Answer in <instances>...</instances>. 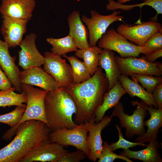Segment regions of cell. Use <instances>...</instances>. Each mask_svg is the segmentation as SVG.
<instances>
[{
  "mask_svg": "<svg viewBox=\"0 0 162 162\" xmlns=\"http://www.w3.org/2000/svg\"><path fill=\"white\" fill-rule=\"evenodd\" d=\"M109 85L102 69L99 66L89 79L79 83H73L66 88L77 106V112L74 115L76 123L84 124L95 117L94 111L102 103Z\"/></svg>",
  "mask_w": 162,
  "mask_h": 162,
  "instance_id": "cell-1",
  "label": "cell"
},
{
  "mask_svg": "<svg viewBox=\"0 0 162 162\" xmlns=\"http://www.w3.org/2000/svg\"><path fill=\"white\" fill-rule=\"evenodd\" d=\"M51 132L40 121L31 120L22 123L17 128L14 138L7 145L8 151L5 162H20L29 152L49 141Z\"/></svg>",
  "mask_w": 162,
  "mask_h": 162,
  "instance_id": "cell-2",
  "label": "cell"
},
{
  "mask_svg": "<svg viewBox=\"0 0 162 162\" xmlns=\"http://www.w3.org/2000/svg\"><path fill=\"white\" fill-rule=\"evenodd\" d=\"M45 105L46 119L52 131L71 129L77 125L72 118L77 112L76 104L66 88L61 87L49 92L45 98Z\"/></svg>",
  "mask_w": 162,
  "mask_h": 162,
  "instance_id": "cell-3",
  "label": "cell"
},
{
  "mask_svg": "<svg viewBox=\"0 0 162 162\" xmlns=\"http://www.w3.org/2000/svg\"><path fill=\"white\" fill-rule=\"evenodd\" d=\"M21 88L27 95V104L25 110L18 124L11 127L3 135L2 138L4 140L11 139L15 133L18 127L27 121L33 120L40 121L49 127L46 115L45 105V98L49 92L26 84H21Z\"/></svg>",
  "mask_w": 162,
  "mask_h": 162,
  "instance_id": "cell-4",
  "label": "cell"
},
{
  "mask_svg": "<svg viewBox=\"0 0 162 162\" xmlns=\"http://www.w3.org/2000/svg\"><path fill=\"white\" fill-rule=\"evenodd\" d=\"M133 106H137L133 114L129 115L124 112V107L119 101L114 106V110L110 117H118L121 127L126 130L125 135L128 138H131L135 135L140 136L145 134L146 130L144 124V119L148 114L147 110L137 103L136 101H132Z\"/></svg>",
  "mask_w": 162,
  "mask_h": 162,
  "instance_id": "cell-5",
  "label": "cell"
},
{
  "mask_svg": "<svg viewBox=\"0 0 162 162\" xmlns=\"http://www.w3.org/2000/svg\"><path fill=\"white\" fill-rule=\"evenodd\" d=\"M88 130L85 124H77L72 128H62L52 131L49 140L63 146H73L83 152L88 158L90 151L87 141Z\"/></svg>",
  "mask_w": 162,
  "mask_h": 162,
  "instance_id": "cell-6",
  "label": "cell"
},
{
  "mask_svg": "<svg viewBox=\"0 0 162 162\" xmlns=\"http://www.w3.org/2000/svg\"><path fill=\"white\" fill-rule=\"evenodd\" d=\"M98 41L99 47L116 52L122 58L137 57L144 53L143 46L129 41L112 28L106 31Z\"/></svg>",
  "mask_w": 162,
  "mask_h": 162,
  "instance_id": "cell-7",
  "label": "cell"
},
{
  "mask_svg": "<svg viewBox=\"0 0 162 162\" xmlns=\"http://www.w3.org/2000/svg\"><path fill=\"white\" fill-rule=\"evenodd\" d=\"M121 12L115 10L110 14L104 15L92 10L90 11V17L82 16L81 20L86 25L88 31L90 46H96L99 40L112 23L117 21L123 22V16L119 15Z\"/></svg>",
  "mask_w": 162,
  "mask_h": 162,
  "instance_id": "cell-8",
  "label": "cell"
},
{
  "mask_svg": "<svg viewBox=\"0 0 162 162\" xmlns=\"http://www.w3.org/2000/svg\"><path fill=\"white\" fill-rule=\"evenodd\" d=\"M115 60L122 75L130 76L134 74L161 76L162 64L160 62H150L136 57H115Z\"/></svg>",
  "mask_w": 162,
  "mask_h": 162,
  "instance_id": "cell-9",
  "label": "cell"
},
{
  "mask_svg": "<svg viewBox=\"0 0 162 162\" xmlns=\"http://www.w3.org/2000/svg\"><path fill=\"white\" fill-rule=\"evenodd\" d=\"M117 31L137 46H142L155 33L162 32V27L161 23L152 20L146 22H141L132 26L121 24L117 27Z\"/></svg>",
  "mask_w": 162,
  "mask_h": 162,
  "instance_id": "cell-10",
  "label": "cell"
},
{
  "mask_svg": "<svg viewBox=\"0 0 162 162\" xmlns=\"http://www.w3.org/2000/svg\"><path fill=\"white\" fill-rule=\"evenodd\" d=\"M43 69L50 75L61 87L67 88L73 83L70 65L61 56L49 52L44 53Z\"/></svg>",
  "mask_w": 162,
  "mask_h": 162,
  "instance_id": "cell-11",
  "label": "cell"
},
{
  "mask_svg": "<svg viewBox=\"0 0 162 162\" xmlns=\"http://www.w3.org/2000/svg\"><path fill=\"white\" fill-rule=\"evenodd\" d=\"M35 34L31 33L27 35L19 46L18 65L24 70L41 67L45 62L44 56L39 52L35 44Z\"/></svg>",
  "mask_w": 162,
  "mask_h": 162,
  "instance_id": "cell-12",
  "label": "cell"
},
{
  "mask_svg": "<svg viewBox=\"0 0 162 162\" xmlns=\"http://www.w3.org/2000/svg\"><path fill=\"white\" fill-rule=\"evenodd\" d=\"M112 119L110 116H105L99 122H96L94 117L84 124L89 132L87 141L90 154L88 158L94 162L99 158L101 154L103 144L102 131L110 123Z\"/></svg>",
  "mask_w": 162,
  "mask_h": 162,
  "instance_id": "cell-13",
  "label": "cell"
},
{
  "mask_svg": "<svg viewBox=\"0 0 162 162\" xmlns=\"http://www.w3.org/2000/svg\"><path fill=\"white\" fill-rule=\"evenodd\" d=\"M20 80L21 84L37 86L48 92L56 90L61 87L53 77L40 67L20 72Z\"/></svg>",
  "mask_w": 162,
  "mask_h": 162,
  "instance_id": "cell-14",
  "label": "cell"
},
{
  "mask_svg": "<svg viewBox=\"0 0 162 162\" xmlns=\"http://www.w3.org/2000/svg\"><path fill=\"white\" fill-rule=\"evenodd\" d=\"M2 24L1 32L4 41L9 48L19 46L27 31L28 21L10 17L2 15Z\"/></svg>",
  "mask_w": 162,
  "mask_h": 162,
  "instance_id": "cell-15",
  "label": "cell"
},
{
  "mask_svg": "<svg viewBox=\"0 0 162 162\" xmlns=\"http://www.w3.org/2000/svg\"><path fill=\"white\" fill-rule=\"evenodd\" d=\"M64 147L49 141L29 152L20 162H58L60 158L68 152Z\"/></svg>",
  "mask_w": 162,
  "mask_h": 162,
  "instance_id": "cell-16",
  "label": "cell"
},
{
  "mask_svg": "<svg viewBox=\"0 0 162 162\" xmlns=\"http://www.w3.org/2000/svg\"><path fill=\"white\" fill-rule=\"evenodd\" d=\"M0 12L2 15L29 21L36 5L35 0H2Z\"/></svg>",
  "mask_w": 162,
  "mask_h": 162,
  "instance_id": "cell-17",
  "label": "cell"
},
{
  "mask_svg": "<svg viewBox=\"0 0 162 162\" xmlns=\"http://www.w3.org/2000/svg\"><path fill=\"white\" fill-rule=\"evenodd\" d=\"M9 46L4 41L0 39V66L17 91L21 92L20 80V71L15 63L16 57L11 56Z\"/></svg>",
  "mask_w": 162,
  "mask_h": 162,
  "instance_id": "cell-18",
  "label": "cell"
},
{
  "mask_svg": "<svg viewBox=\"0 0 162 162\" xmlns=\"http://www.w3.org/2000/svg\"><path fill=\"white\" fill-rule=\"evenodd\" d=\"M136 102L144 107L150 116L149 119L144 122V126H147V130L144 134L137 136L135 141L141 143L149 142L157 140L159 130L162 126V109H156L150 106L143 101Z\"/></svg>",
  "mask_w": 162,
  "mask_h": 162,
  "instance_id": "cell-19",
  "label": "cell"
},
{
  "mask_svg": "<svg viewBox=\"0 0 162 162\" xmlns=\"http://www.w3.org/2000/svg\"><path fill=\"white\" fill-rule=\"evenodd\" d=\"M68 20L69 35L72 38L76 48L82 49L90 46L88 41V31L81 20L79 11H73L68 16Z\"/></svg>",
  "mask_w": 162,
  "mask_h": 162,
  "instance_id": "cell-20",
  "label": "cell"
},
{
  "mask_svg": "<svg viewBox=\"0 0 162 162\" xmlns=\"http://www.w3.org/2000/svg\"><path fill=\"white\" fill-rule=\"evenodd\" d=\"M113 51L104 49L98 56V64L105 72V76L108 79V90L112 88L119 81L121 74L115 60Z\"/></svg>",
  "mask_w": 162,
  "mask_h": 162,
  "instance_id": "cell-21",
  "label": "cell"
},
{
  "mask_svg": "<svg viewBox=\"0 0 162 162\" xmlns=\"http://www.w3.org/2000/svg\"><path fill=\"white\" fill-rule=\"evenodd\" d=\"M108 91L104 95L102 103L94 111V115L96 122L100 121L104 116L106 112L115 106L121 98L127 93L119 81Z\"/></svg>",
  "mask_w": 162,
  "mask_h": 162,
  "instance_id": "cell-22",
  "label": "cell"
},
{
  "mask_svg": "<svg viewBox=\"0 0 162 162\" xmlns=\"http://www.w3.org/2000/svg\"><path fill=\"white\" fill-rule=\"evenodd\" d=\"M146 147L138 151H131L129 149L123 150L120 154L132 159L141 160L144 162H161L162 160L158 150L160 146L157 140L149 142Z\"/></svg>",
  "mask_w": 162,
  "mask_h": 162,
  "instance_id": "cell-23",
  "label": "cell"
},
{
  "mask_svg": "<svg viewBox=\"0 0 162 162\" xmlns=\"http://www.w3.org/2000/svg\"><path fill=\"white\" fill-rule=\"evenodd\" d=\"M119 81L127 93L131 97L136 96L146 104L157 109L152 94L142 87L137 82L130 79L127 76L121 75Z\"/></svg>",
  "mask_w": 162,
  "mask_h": 162,
  "instance_id": "cell-24",
  "label": "cell"
},
{
  "mask_svg": "<svg viewBox=\"0 0 162 162\" xmlns=\"http://www.w3.org/2000/svg\"><path fill=\"white\" fill-rule=\"evenodd\" d=\"M102 49L96 46H89L75 52V56L82 58L91 76L95 72L98 64V56Z\"/></svg>",
  "mask_w": 162,
  "mask_h": 162,
  "instance_id": "cell-25",
  "label": "cell"
},
{
  "mask_svg": "<svg viewBox=\"0 0 162 162\" xmlns=\"http://www.w3.org/2000/svg\"><path fill=\"white\" fill-rule=\"evenodd\" d=\"M142 3L132 5H124L118 3L114 0H108V4L106 6V8L108 11H114L120 9L124 10H131L134 8L139 7L141 8L145 5L151 7L157 12L156 16L151 20L157 21L158 15L162 14V0H143Z\"/></svg>",
  "mask_w": 162,
  "mask_h": 162,
  "instance_id": "cell-26",
  "label": "cell"
},
{
  "mask_svg": "<svg viewBox=\"0 0 162 162\" xmlns=\"http://www.w3.org/2000/svg\"><path fill=\"white\" fill-rule=\"evenodd\" d=\"M46 41L52 46L51 49V52L61 56L78 50L72 38L69 35L60 38H48Z\"/></svg>",
  "mask_w": 162,
  "mask_h": 162,
  "instance_id": "cell-27",
  "label": "cell"
},
{
  "mask_svg": "<svg viewBox=\"0 0 162 162\" xmlns=\"http://www.w3.org/2000/svg\"><path fill=\"white\" fill-rule=\"evenodd\" d=\"M62 56L69 61L71 67L73 83L78 84L84 82L91 78L90 74L83 62L74 56H68L66 54Z\"/></svg>",
  "mask_w": 162,
  "mask_h": 162,
  "instance_id": "cell-28",
  "label": "cell"
},
{
  "mask_svg": "<svg viewBox=\"0 0 162 162\" xmlns=\"http://www.w3.org/2000/svg\"><path fill=\"white\" fill-rule=\"evenodd\" d=\"M15 89L0 91V107H5L13 106H23V103H26L27 95L24 91L21 93L14 91Z\"/></svg>",
  "mask_w": 162,
  "mask_h": 162,
  "instance_id": "cell-29",
  "label": "cell"
},
{
  "mask_svg": "<svg viewBox=\"0 0 162 162\" xmlns=\"http://www.w3.org/2000/svg\"><path fill=\"white\" fill-rule=\"evenodd\" d=\"M133 80L140 82L142 87L148 92L152 93L159 85L162 84L161 76H153L152 75L134 74L130 76Z\"/></svg>",
  "mask_w": 162,
  "mask_h": 162,
  "instance_id": "cell-30",
  "label": "cell"
},
{
  "mask_svg": "<svg viewBox=\"0 0 162 162\" xmlns=\"http://www.w3.org/2000/svg\"><path fill=\"white\" fill-rule=\"evenodd\" d=\"M26 105L16 106L12 111L0 115V123L7 124L13 127L20 122L25 111Z\"/></svg>",
  "mask_w": 162,
  "mask_h": 162,
  "instance_id": "cell-31",
  "label": "cell"
},
{
  "mask_svg": "<svg viewBox=\"0 0 162 162\" xmlns=\"http://www.w3.org/2000/svg\"><path fill=\"white\" fill-rule=\"evenodd\" d=\"M119 159L127 162H133L126 156L117 154L113 152L110 145L106 142H104L102 144V150L99 158L98 162H113L116 159Z\"/></svg>",
  "mask_w": 162,
  "mask_h": 162,
  "instance_id": "cell-32",
  "label": "cell"
},
{
  "mask_svg": "<svg viewBox=\"0 0 162 162\" xmlns=\"http://www.w3.org/2000/svg\"><path fill=\"white\" fill-rule=\"evenodd\" d=\"M116 127L118 132L119 139L117 142H112L110 145L113 152L119 148H122L123 150L129 149L130 147H133L137 146H146L147 145L145 143L132 142L126 140L123 137L120 127L117 124L116 125Z\"/></svg>",
  "mask_w": 162,
  "mask_h": 162,
  "instance_id": "cell-33",
  "label": "cell"
},
{
  "mask_svg": "<svg viewBox=\"0 0 162 162\" xmlns=\"http://www.w3.org/2000/svg\"><path fill=\"white\" fill-rule=\"evenodd\" d=\"M144 54L154 50L162 49V32H158L150 37L142 46Z\"/></svg>",
  "mask_w": 162,
  "mask_h": 162,
  "instance_id": "cell-34",
  "label": "cell"
},
{
  "mask_svg": "<svg viewBox=\"0 0 162 162\" xmlns=\"http://www.w3.org/2000/svg\"><path fill=\"white\" fill-rule=\"evenodd\" d=\"M86 157L84 153L78 149L72 152H66L59 160L58 162H79Z\"/></svg>",
  "mask_w": 162,
  "mask_h": 162,
  "instance_id": "cell-35",
  "label": "cell"
},
{
  "mask_svg": "<svg viewBox=\"0 0 162 162\" xmlns=\"http://www.w3.org/2000/svg\"><path fill=\"white\" fill-rule=\"evenodd\" d=\"M12 85L4 72L1 68L0 66V90L5 91L15 89L12 87Z\"/></svg>",
  "mask_w": 162,
  "mask_h": 162,
  "instance_id": "cell-36",
  "label": "cell"
},
{
  "mask_svg": "<svg viewBox=\"0 0 162 162\" xmlns=\"http://www.w3.org/2000/svg\"><path fill=\"white\" fill-rule=\"evenodd\" d=\"M141 58L145 60L150 62H154L158 58L162 56V49L154 50L144 54Z\"/></svg>",
  "mask_w": 162,
  "mask_h": 162,
  "instance_id": "cell-37",
  "label": "cell"
},
{
  "mask_svg": "<svg viewBox=\"0 0 162 162\" xmlns=\"http://www.w3.org/2000/svg\"><path fill=\"white\" fill-rule=\"evenodd\" d=\"M152 94L158 109H162V84L156 88Z\"/></svg>",
  "mask_w": 162,
  "mask_h": 162,
  "instance_id": "cell-38",
  "label": "cell"
},
{
  "mask_svg": "<svg viewBox=\"0 0 162 162\" xmlns=\"http://www.w3.org/2000/svg\"><path fill=\"white\" fill-rule=\"evenodd\" d=\"M131 0H118L117 2L120 4H123L130 1Z\"/></svg>",
  "mask_w": 162,
  "mask_h": 162,
  "instance_id": "cell-39",
  "label": "cell"
}]
</instances>
